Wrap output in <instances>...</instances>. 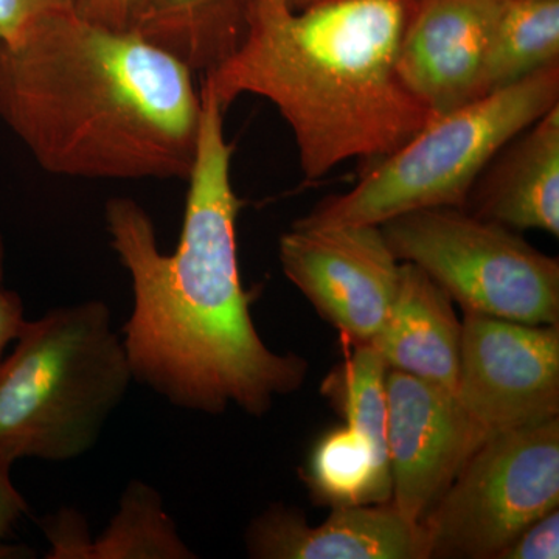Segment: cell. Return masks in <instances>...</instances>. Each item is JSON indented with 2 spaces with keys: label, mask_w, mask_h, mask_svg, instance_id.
<instances>
[{
  "label": "cell",
  "mask_w": 559,
  "mask_h": 559,
  "mask_svg": "<svg viewBox=\"0 0 559 559\" xmlns=\"http://www.w3.org/2000/svg\"><path fill=\"white\" fill-rule=\"evenodd\" d=\"M50 543V559H90L91 535L86 518L76 510L62 509L39 522Z\"/></svg>",
  "instance_id": "cell-21"
},
{
  "label": "cell",
  "mask_w": 559,
  "mask_h": 559,
  "mask_svg": "<svg viewBox=\"0 0 559 559\" xmlns=\"http://www.w3.org/2000/svg\"><path fill=\"white\" fill-rule=\"evenodd\" d=\"M506 0H418L401 38L404 86L433 116L477 98L485 55Z\"/></svg>",
  "instance_id": "cell-11"
},
{
  "label": "cell",
  "mask_w": 559,
  "mask_h": 559,
  "mask_svg": "<svg viewBox=\"0 0 559 559\" xmlns=\"http://www.w3.org/2000/svg\"><path fill=\"white\" fill-rule=\"evenodd\" d=\"M559 506V418L495 433L421 520L429 558L496 559Z\"/></svg>",
  "instance_id": "cell-7"
},
{
  "label": "cell",
  "mask_w": 559,
  "mask_h": 559,
  "mask_svg": "<svg viewBox=\"0 0 559 559\" xmlns=\"http://www.w3.org/2000/svg\"><path fill=\"white\" fill-rule=\"evenodd\" d=\"M559 511L551 510L546 516L528 525L524 532L500 550L496 559H558Z\"/></svg>",
  "instance_id": "cell-22"
},
{
  "label": "cell",
  "mask_w": 559,
  "mask_h": 559,
  "mask_svg": "<svg viewBox=\"0 0 559 559\" xmlns=\"http://www.w3.org/2000/svg\"><path fill=\"white\" fill-rule=\"evenodd\" d=\"M72 13L75 0H0V44L10 46L39 25Z\"/></svg>",
  "instance_id": "cell-20"
},
{
  "label": "cell",
  "mask_w": 559,
  "mask_h": 559,
  "mask_svg": "<svg viewBox=\"0 0 559 559\" xmlns=\"http://www.w3.org/2000/svg\"><path fill=\"white\" fill-rule=\"evenodd\" d=\"M193 73L135 32L55 17L0 44V123L51 175L187 180L202 119Z\"/></svg>",
  "instance_id": "cell-2"
},
{
  "label": "cell",
  "mask_w": 559,
  "mask_h": 559,
  "mask_svg": "<svg viewBox=\"0 0 559 559\" xmlns=\"http://www.w3.org/2000/svg\"><path fill=\"white\" fill-rule=\"evenodd\" d=\"M140 0H75L76 14L110 31H130Z\"/></svg>",
  "instance_id": "cell-23"
},
{
  "label": "cell",
  "mask_w": 559,
  "mask_h": 559,
  "mask_svg": "<svg viewBox=\"0 0 559 559\" xmlns=\"http://www.w3.org/2000/svg\"><path fill=\"white\" fill-rule=\"evenodd\" d=\"M278 259L289 282L348 345L370 344L380 333L401 271L380 226L293 224L280 237Z\"/></svg>",
  "instance_id": "cell-8"
},
{
  "label": "cell",
  "mask_w": 559,
  "mask_h": 559,
  "mask_svg": "<svg viewBox=\"0 0 559 559\" xmlns=\"http://www.w3.org/2000/svg\"><path fill=\"white\" fill-rule=\"evenodd\" d=\"M164 509L160 492L142 480L124 488L108 527L92 539L90 559H194Z\"/></svg>",
  "instance_id": "cell-18"
},
{
  "label": "cell",
  "mask_w": 559,
  "mask_h": 559,
  "mask_svg": "<svg viewBox=\"0 0 559 559\" xmlns=\"http://www.w3.org/2000/svg\"><path fill=\"white\" fill-rule=\"evenodd\" d=\"M393 255L429 275L465 312L559 326V260L468 210H415L381 224Z\"/></svg>",
  "instance_id": "cell-6"
},
{
  "label": "cell",
  "mask_w": 559,
  "mask_h": 559,
  "mask_svg": "<svg viewBox=\"0 0 559 559\" xmlns=\"http://www.w3.org/2000/svg\"><path fill=\"white\" fill-rule=\"evenodd\" d=\"M36 557V551L22 544H10L0 540V559H31Z\"/></svg>",
  "instance_id": "cell-26"
},
{
  "label": "cell",
  "mask_w": 559,
  "mask_h": 559,
  "mask_svg": "<svg viewBox=\"0 0 559 559\" xmlns=\"http://www.w3.org/2000/svg\"><path fill=\"white\" fill-rule=\"evenodd\" d=\"M3 275H5V241L0 230V288H2Z\"/></svg>",
  "instance_id": "cell-27"
},
{
  "label": "cell",
  "mask_w": 559,
  "mask_h": 559,
  "mask_svg": "<svg viewBox=\"0 0 559 559\" xmlns=\"http://www.w3.org/2000/svg\"><path fill=\"white\" fill-rule=\"evenodd\" d=\"M201 98L197 159L175 252H162L153 219L138 201L117 197L105 205L110 246L134 294L121 341L134 381L173 406L219 415L234 404L263 417L277 396L304 385L308 362L296 353L272 352L253 323L255 294L242 286L238 263L242 201L231 183L226 110L209 95Z\"/></svg>",
  "instance_id": "cell-1"
},
{
  "label": "cell",
  "mask_w": 559,
  "mask_h": 559,
  "mask_svg": "<svg viewBox=\"0 0 559 559\" xmlns=\"http://www.w3.org/2000/svg\"><path fill=\"white\" fill-rule=\"evenodd\" d=\"M511 230L559 235V105L516 135L471 190L465 210Z\"/></svg>",
  "instance_id": "cell-13"
},
{
  "label": "cell",
  "mask_w": 559,
  "mask_h": 559,
  "mask_svg": "<svg viewBox=\"0 0 559 559\" xmlns=\"http://www.w3.org/2000/svg\"><path fill=\"white\" fill-rule=\"evenodd\" d=\"M455 395L489 436L559 415V326L465 312Z\"/></svg>",
  "instance_id": "cell-9"
},
{
  "label": "cell",
  "mask_w": 559,
  "mask_h": 559,
  "mask_svg": "<svg viewBox=\"0 0 559 559\" xmlns=\"http://www.w3.org/2000/svg\"><path fill=\"white\" fill-rule=\"evenodd\" d=\"M24 301L16 290L0 288V360L7 347L17 340L25 323Z\"/></svg>",
  "instance_id": "cell-25"
},
{
  "label": "cell",
  "mask_w": 559,
  "mask_h": 559,
  "mask_svg": "<svg viewBox=\"0 0 559 559\" xmlns=\"http://www.w3.org/2000/svg\"><path fill=\"white\" fill-rule=\"evenodd\" d=\"M246 9L248 0H140L130 31L204 75L240 43Z\"/></svg>",
  "instance_id": "cell-15"
},
{
  "label": "cell",
  "mask_w": 559,
  "mask_h": 559,
  "mask_svg": "<svg viewBox=\"0 0 559 559\" xmlns=\"http://www.w3.org/2000/svg\"><path fill=\"white\" fill-rule=\"evenodd\" d=\"M559 61V0H506L477 84V97Z\"/></svg>",
  "instance_id": "cell-17"
},
{
  "label": "cell",
  "mask_w": 559,
  "mask_h": 559,
  "mask_svg": "<svg viewBox=\"0 0 559 559\" xmlns=\"http://www.w3.org/2000/svg\"><path fill=\"white\" fill-rule=\"evenodd\" d=\"M409 0H248L238 46L204 73L226 110L241 95L272 103L293 131L305 179L349 159L378 160L433 119L400 79Z\"/></svg>",
  "instance_id": "cell-3"
},
{
  "label": "cell",
  "mask_w": 559,
  "mask_h": 559,
  "mask_svg": "<svg viewBox=\"0 0 559 559\" xmlns=\"http://www.w3.org/2000/svg\"><path fill=\"white\" fill-rule=\"evenodd\" d=\"M557 105L559 61L433 117L352 190L320 202L294 226H381L415 210L465 209L491 160Z\"/></svg>",
  "instance_id": "cell-5"
},
{
  "label": "cell",
  "mask_w": 559,
  "mask_h": 559,
  "mask_svg": "<svg viewBox=\"0 0 559 559\" xmlns=\"http://www.w3.org/2000/svg\"><path fill=\"white\" fill-rule=\"evenodd\" d=\"M245 539L255 559L429 558L421 522L411 521L392 502L340 507L319 525L274 503L250 521Z\"/></svg>",
  "instance_id": "cell-12"
},
{
  "label": "cell",
  "mask_w": 559,
  "mask_h": 559,
  "mask_svg": "<svg viewBox=\"0 0 559 559\" xmlns=\"http://www.w3.org/2000/svg\"><path fill=\"white\" fill-rule=\"evenodd\" d=\"M0 360V465L87 454L130 390V360L102 300L25 320Z\"/></svg>",
  "instance_id": "cell-4"
},
{
  "label": "cell",
  "mask_w": 559,
  "mask_h": 559,
  "mask_svg": "<svg viewBox=\"0 0 559 559\" xmlns=\"http://www.w3.org/2000/svg\"><path fill=\"white\" fill-rule=\"evenodd\" d=\"M370 344L389 370L452 392L457 389L462 322L455 318L451 297L415 264L401 263L395 299Z\"/></svg>",
  "instance_id": "cell-14"
},
{
  "label": "cell",
  "mask_w": 559,
  "mask_h": 559,
  "mask_svg": "<svg viewBox=\"0 0 559 559\" xmlns=\"http://www.w3.org/2000/svg\"><path fill=\"white\" fill-rule=\"evenodd\" d=\"M11 468L0 465V540L10 539L22 518L31 513L27 500L11 481Z\"/></svg>",
  "instance_id": "cell-24"
},
{
  "label": "cell",
  "mask_w": 559,
  "mask_h": 559,
  "mask_svg": "<svg viewBox=\"0 0 559 559\" xmlns=\"http://www.w3.org/2000/svg\"><path fill=\"white\" fill-rule=\"evenodd\" d=\"M344 362L331 371L322 393L345 418V425L370 441L381 459L388 460V366L371 344L349 345Z\"/></svg>",
  "instance_id": "cell-19"
},
{
  "label": "cell",
  "mask_w": 559,
  "mask_h": 559,
  "mask_svg": "<svg viewBox=\"0 0 559 559\" xmlns=\"http://www.w3.org/2000/svg\"><path fill=\"white\" fill-rule=\"evenodd\" d=\"M301 477L316 502L331 509L378 506L392 499L388 460L347 425L320 437Z\"/></svg>",
  "instance_id": "cell-16"
},
{
  "label": "cell",
  "mask_w": 559,
  "mask_h": 559,
  "mask_svg": "<svg viewBox=\"0 0 559 559\" xmlns=\"http://www.w3.org/2000/svg\"><path fill=\"white\" fill-rule=\"evenodd\" d=\"M388 454L392 499L421 522L481 444L489 439L452 390L389 370Z\"/></svg>",
  "instance_id": "cell-10"
},
{
  "label": "cell",
  "mask_w": 559,
  "mask_h": 559,
  "mask_svg": "<svg viewBox=\"0 0 559 559\" xmlns=\"http://www.w3.org/2000/svg\"><path fill=\"white\" fill-rule=\"evenodd\" d=\"M290 9L304 10L307 7L314 5V3L323 2V0H288Z\"/></svg>",
  "instance_id": "cell-28"
}]
</instances>
